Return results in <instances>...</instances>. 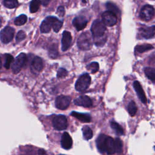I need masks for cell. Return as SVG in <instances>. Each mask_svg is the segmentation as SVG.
<instances>
[{"label": "cell", "mask_w": 155, "mask_h": 155, "mask_svg": "<svg viewBox=\"0 0 155 155\" xmlns=\"http://www.w3.org/2000/svg\"><path fill=\"white\" fill-rule=\"evenodd\" d=\"M14 34V28L10 26H7L0 32V39L4 44H8L13 39Z\"/></svg>", "instance_id": "8992f818"}, {"label": "cell", "mask_w": 155, "mask_h": 155, "mask_svg": "<svg viewBox=\"0 0 155 155\" xmlns=\"http://www.w3.org/2000/svg\"><path fill=\"white\" fill-rule=\"evenodd\" d=\"M133 87L139 98V99L141 101V102L143 104H146L147 102V97L145 96V94L143 91V90L140 85V84L139 82V81H136L133 83Z\"/></svg>", "instance_id": "2e32d148"}, {"label": "cell", "mask_w": 155, "mask_h": 155, "mask_svg": "<svg viewBox=\"0 0 155 155\" xmlns=\"http://www.w3.org/2000/svg\"><path fill=\"white\" fill-rule=\"evenodd\" d=\"M153 46L151 44H145L142 45H137L135 47V50L138 53H143L144 51H146L147 50H150L151 49H153Z\"/></svg>", "instance_id": "7402d4cb"}, {"label": "cell", "mask_w": 155, "mask_h": 155, "mask_svg": "<svg viewBox=\"0 0 155 155\" xmlns=\"http://www.w3.org/2000/svg\"><path fill=\"white\" fill-rule=\"evenodd\" d=\"M102 22L105 25L109 27L113 26L117 22V16L111 12H104L102 14Z\"/></svg>", "instance_id": "ba28073f"}, {"label": "cell", "mask_w": 155, "mask_h": 155, "mask_svg": "<svg viewBox=\"0 0 155 155\" xmlns=\"http://www.w3.org/2000/svg\"><path fill=\"white\" fill-rule=\"evenodd\" d=\"M137 106L134 101H131L128 105V111L131 116H134L137 112Z\"/></svg>", "instance_id": "83f0119b"}, {"label": "cell", "mask_w": 155, "mask_h": 155, "mask_svg": "<svg viewBox=\"0 0 155 155\" xmlns=\"http://www.w3.org/2000/svg\"><path fill=\"white\" fill-rule=\"evenodd\" d=\"M91 83V78L88 74H84L79 76L75 84V88L78 91H83L87 89Z\"/></svg>", "instance_id": "3957f363"}, {"label": "cell", "mask_w": 155, "mask_h": 155, "mask_svg": "<svg viewBox=\"0 0 155 155\" xmlns=\"http://www.w3.org/2000/svg\"><path fill=\"white\" fill-rule=\"evenodd\" d=\"M88 23V19L84 16H79L74 18L72 24L78 31L84 29Z\"/></svg>", "instance_id": "7c38bea8"}, {"label": "cell", "mask_w": 155, "mask_h": 155, "mask_svg": "<svg viewBox=\"0 0 155 155\" xmlns=\"http://www.w3.org/2000/svg\"><path fill=\"white\" fill-rule=\"evenodd\" d=\"M48 54H49V56L52 59H55L57 58L58 55V48L56 45H53L51 47L48 52Z\"/></svg>", "instance_id": "1f68e13d"}, {"label": "cell", "mask_w": 155, "mask_h": 155, "mask_svg": "<svg viewBox=\"0 0 155 155\" xmlns=\"http://www.w3.org/2000/svg\"><path fill=\"white\" fill-rule=\"evenodd\" d=\"M154 7L149 4L144 5L140 10L139 16L143 21H150L154 16Z\"/></svg>", "instance_id": "52a82bcc"}, {"label": "cell", "mask_w": 155, "mask_h": 155, "mask_svg": "<svg viewBox=\"0 0 155 155\" xmlns=\"http://www.w3.org/2000/svg\"><path fill=\"white\" fill-rule=\"evenodd\" d=\"M71 115L83 122H90L91 121V117L88 114L73 111L71 113Z\"/></svg>", "instance_id": "ffe728a7"}, {"label": "cell", "mask_w": 155, "mask_h": 155, "mask_svg": "<svg viewBox=\"0 0 155 155\" xmlns=\"http://www.w3.org/2000/svg\"><path fill=\"white\" fill-rule=\"evenodd\" d=\"M1 24H2V22H1V20L0 19V27H1Z\"/></svg>", "instance_id": "60d3db41"}, {"label": "cell", "mask_w": 155, "mask_h": 155, "mask_svg": "<svg viewBox=\"0 0 155 155\" xmlns=\"http://www.w3.org/2000/svg\"><path fill=\"white\" fill-rule=\"evenodd\" d=\"M144 72L147 77L154 83L155 80V70L154 68L151 67H147L144 69Z\"/></svg>", "instance_id": "603a6c76"}, {"label": "cell", "mask_w": 155, "mask_h": 155, "mask_svg": "<svg viewBox=\"0 0 155 155\" xmlns=\"http://www.w3.org/2000/svg\"><path fill=\"white\" fill-rule=\"evenodd\" d=\"M41 4L40 0H32L30 4V11L31 13L36 12Z\"/></svg>", "instance_id": "cb8c5ba5"}, {"label": "cell", "mask_w": 155, "mask_h": 155, "mask_svg": "<svg viewBox=\"0 0 155 155\" xmlns=\"http://www.w3.org/2000/svg\"><path fill=\"white\" fill-rule=\"evenodd\" d=\"M57 18L54 16H48L41 23L40 30L41 33H48L50 31L51 28L53 25L54 21Z\"/></svg>", "instance_id": "30bf717a"}, {"label": "cell", "mask_w": 155, "mask_h": 155, "mask_svg": "<svg viewBox=\"0 0 155 155\" xmlns=\"http://www.w3.org/2000/svg\"><path fill=\"white\" fill-rule=\"evenodd\" d=\"M106 7H107V8H108V10L109 12H111L114 13L116 16H117V14H119V13H120V11H119V8H118L114 4H113V2H108L106 4Z\"/></svg>", "instance_id": "4316f807"}, {"label": "cell", "mask_w": 155, "mask_h": 155, "mask_svg": "<svg viewBox=\"0 0 155 155\" xmlns=\"http://www.w3.org/2000/svg\"><path fill=\"white\" fill-rule=\"evenodd\" d=\"M62 24H63L62 21L59 20L58 18H56V19L54 21L53 25H52L54 31L56 33L58 32L61 30V28L62 26Z\"/></svg>", "instance_id": "d6a6232c"}, {"label": "cell", "mask_w": 155, "mask_h": 155, "mask_svg": "<svg viewBox=\"0 0 155 155\" xmlns=\"http://www.w3.org/2000/svg\"><path fill=\"white\" fill-rule=\"evenodd\" d=\"M44 67V64L42 59L38 56H35L31 64V69L33 73H39L42 71Z\"/></svg>", "instance_id": "9a60e30c"}, {"label": "cell", "mask_w": 155, "mask_h": 155, "mask_svg": "<svg viewBox=\"0 0 155 155\" xmlns=\"http://www.w3.org/2000/svg\"><path fill=\"white\" fill-rule=\"evenodd\" d=\"M70 102L71 98L69 96L60 95L56 99L55 105L59 110H65L69 107Z\"/></svg>", "instance_id": "9c48e42d"}, {"label": "cell", "mask_w": 155, "mask_h": 155, "mask_svg": "<svg viewBox=\"0 0 155 155\" xmlns=\"http://www.w3.org/2000/svg\"><path fill=\"white\" fill-rule=\"evenodd\" d=\"M83 136L85 140H89L93 137V131L87 125H84L82 128Z\"/></svg>", "instance_id": "44dd1931"}, {"label": "cell", "mask_w": 155, "mask_h": 155, "mask_svg": "<svg viewBox=\"0 0 155 155\" xmlns=\"http://www.w3.org/2000/svg\"><path fill=\"white\" fill-rule=\"evenodd\" d=\"M2 61H1V59H0V69L2 68Z\"/></svg>", "instance_id": "ab89813d"}, {"label": "cell", "mask_w": 155, "mask_h": 155, "mask_svg": "<svg viewBox=\"0 0 155 155\" xmlns=\"http://www.w3.org/2000/svg\"><path fill=\"white\" fill-rule=\"evenodd\" d=\"M14 59H13V57L9 54H5V63H4V67L5 68L8 69L11 65V64L13 62Z\"/></svg>", "instance_id": "836d02e7"}, {"label": "cell", "mask_w": 155, "mask_h": 155, "mask_svg": "<svg viewBox=\"0 0 155 155\" xmlns=\"http://www.w3.org/2000/svg\"><path fill=\"white\" fill-rule=\"evenodd\" d=\"M67 71L63 68H60L58 71V73H57V77L59 78H64L67 75Z\"/></svg>", "instance_id": "d590c367"}, {"label": "cell", "mask_w": 155, "mask_h": 155, "mask_svg": "<svg viewBox=\"0 0 155 155\" xmlns=\"http://www.w3.org/2000/svg\"><path fill=\"white\" fill-rule=\"evenodd\" d=\"M114 150L115 152L117 153H121L122 152V142L119 138H116L115 140H114Z\"/></svg>", "instance_id": "f1b7e54d"}, {"label": "cell", "mask_w": 155, "mask_h": 155, "mask_svg": "<svg viewBox=\"0 0 155 155\" xmlns=\"http://www.w3.org/2000/svg\"><path fill=\"white\" fill-rule=\"evenodd\" d=\"M106 27L101 21H94L91 27V32L96 45H102L105 42L106 38L103 39Z\"/></svg>", "instance_id": "6da1fadb"}, {"label": "cell", "mask_w": 155, "mask_h": 155, "mask_svg": "<svg viewBox=\"0 0 155 155\" xmlns=\"http://www.w3.org/2000/svg\"><path fill=\"white\" fill-rule=\"evenodd\" d=\"M57 14L60 17H63L65 15V8L63 6H59L57 9Z\"/></svg>", "instance_id": "8d00e7d4"}, {"label": "cell", "mask_w": 155, "mask_h": 155, "mask_svg": "<svg viewBox=\"0 0 155 155\" xmlns=\"http://www.w3.org/2000/svg\"><path fill=\"white\" fill-rule=\"evenodd\" d=\"M99 64L96 62H91L87 67V69L91 73H95L96 72H97L99 70Z\"/></svg>", "instance_id": "4dcf8cb0"}, {"label": "cell", "mask_w": 155, "mask_h": 155, "mask_svg": "<svg viewBox=\"0 0 155 155\" xmlns=\"http://www.w3.org/2000/svg\"><path fill=\"white\" fill-rule=\"evenodd\" d=\"M105 151L108 154H113L115 152L114 150V139L110 136H107L105 140Z\"/></svg>", "instance_id": "ac0fdd59"}, {"label": "cell", "mask_w": 155, "mask_h": 155, "mask_svg": "<svg viewBox=\"0 0 155 155\" xmlns=\"http://www.w3.org/2000/svg\"><path fill=\"white\" fill-rule=\"evenodd\" d=\"M4 5L8 8H14L18 5V0H4Z\"/></svg>", "instance_id": "f546056e"}, {"label": "cell", "mask_w": 155, "mask_h": 155, "mask_svg": "<svg viewBox=\"0 0 155 155\" xmlns=\"http://www.w3.org/2000/svg\"><path fill=\"white\" fill-rule=\"evenodd\" d=\"M38 153H39V155H46V153H45V150H43V149H40V150H39Z\"/></svg>", "instance_id": "74e56055"}, {"label": "cell", "mask_w": 155, "mask_h": 155, "mask_svg": "<svg viewBox=\"0 0 155 155\" xmlns=\"http://www.w3.org/2000/svg\"><path fill=\"white\" fill-rule=\"evenodd\" d=\"M74 104L78 106L84 107H90L92 105L93 102L91 99L87 96L82 95L74 100Z\"/></svg>", "instance_id": "4fadbf2b"}, {"label": "cell", "mask_w": 155, "mask_h": 155, "mask_svg": "<svg viewBox=\"0 0 155 155\" xmlns=\"http://www.w3.org/2000/svg\"><path fill=\"white\" fill-rule=\"evenodd\" d=\"M27 59V56L24 53H20L13 61L12 66V70L13 73L17 74L18 73L24 65Z\"/></svg>", "instance_id": "5b68a950"}, {"label": "cell", "mask_w": 155, "mask_h": 155, "mask_svg": "<svg viewBox=\"0 0 155 155\" xmlns=\"http://www.w3.org/2000/svg\"><path fill=\"white\" fill-rule=\"evenodd\" d=\"M73 145V140L70 134L64 132L61 137V145L62 147L65 150H69L71 148Z\"/></svg>", "instance_id": "e0dca14e"}, {"label": "cell", "mask_w": 155, "mask_h": 155, "mask_svg": "<svg viewBox=\"0 0 155 155\" xmlns=\"http://www.w3.org/2000/svg\"><path fill=\"white\" fill-rule=\"evenodd\" d=\"M110 125H111V128L115 131L117 135L121 136V135L124 134V130L120 127V125L119 124H118L117 123H116L115 122H111L110 124Z\"/></svg>", "instance_id": "d4e9b609"}, {"label": "cell", "mask_w": 155, "mask_h": 155, "mask_svg": "<svg viewBox=\"0 0 155 155\" xmlns=\"http://www.w3.org/2000/svg\"><path fill=\"white\" fill-rule=\"evenodd\" d=\"M27 17L25 15H21L19 16H18L14 21V23L16 25H22L27 22Z\"/></svg>", "instance_id": "484cf974"}, {"label": "cell", "mask_w": 155, "mask_h": 155, "mask_svg": "<svg viewBox=\"0 0 155 155\" xmlns=\"http://www.w3.org/2000/svg\"><path fill=\"white\" fill-rule=\"evenodd\" d=\"M26 37V34L25 33L22 31V30H20L18 32L16 36V41L17 42H20L21 41H22L23 39H24Z\"/></svg>", "instance_id": "e575fe53"}, {"label": "cell", "mask_w": 155, "mask_h": 155, "mask_svg": "<svg viewBox=\"0 0 155 155\" xmlns=\"http://www.w3.org/2000/svg\"><path fill=\"white\" fill-rule=\"evenodd\" d=\"M71 35L68 31H64L62 33V38L61 40L62 43V50L63 51H66L70 46L71 43Z\"/></svg>", "instance_id": "5bb4252c"}, {"label": "cell", "mask_w": 155, "mask_h": 155, "mask_svg": "<svg viewBox=\"0 0 155 155\" xmlns=\"http://www.w3.org/2000/svg\"><path fill=\"white\" fill-rule=\"evenodd\" d=\"M77 44L79 48L82 50H88L90 49L93 45L91 35L88 31L82 33L78 39Z\"/></svg>", "instance_id": "7a4b0ae2"}, {"label": "cell", "mask_w": 155, "mask_h": 155, "mask_svg": "<svg viewBox=\"0 0 155 155\" xmlns=\"http://www.w3.org/2000/svg\"><path fill=\"white\" fill-rule=\"evenodd\" d=\"M106 138H107V136L104 134H100L96 139V146L98 150L101 153H104L105 151V144Z\"/></svg>", "instance_id": "d6986e66"}, {"label": "cell", "mask_w": 155, "mask_h": 155, "mask_svg": "<svg viewBox=\"0 0 155 155\" xmlns=\"http://www.w3.org/2000/svg\"><path fill=\"white\" fill-rule=\"evenodd\" d=\"M54 128L58 131L64 130L67 128L68 121L67 117L64 115H58L55 116L52 121Z\"/></svg>", "instance_id": "277c9868"}, {"label": "cell", "mask_w": 155, "mask_h": 155, "mask_svg": "<svg viewBox=\"0 0 155 155\" xmlns=\"http://www.w3.org/2000/svg\"><path fill=\"white\" fill-rule=\"evenodd\" d=\"M50 0H42L41 1V3L44 5V6H46L48 4V3L50 2Z\"/></svg>", "instance_id": "f35d334b"}, {"label": "cell", "mask_w": 155, "mask_h": 155, "mask_svg": "<svg viewBox=\"0 0 155 155\" xmlns=\"http://www.w3.org/2000/svg\"><path fill=\"white\" fill-rule=\"evenodd\" d=\"M59 155H65V154H59Z\"/></svg>", "instance_id": "b9f144b4"}, {"label": "cell", "mask_w": 155, "mask_h": 155, "mask_svg": "<svg viewBox=\"0 0 155 155\" xmlns=\"http://www.w3.org/2000/svg\"><path fill=\"white\" fill-rule=\"evenodd\" d=\"M154 25L151 27H141L139 30V34L141 38L145 39H151L154 36Z\"/></svg>", "instance_id": "8fae6325"}]
</instances>
